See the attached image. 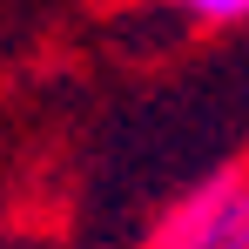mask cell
<instances>
[{
    "instance_id": "cell-1",
    "label": "cell",
    "mask_w": 249,
    "mask_h": 249,
    "mask_svg": "<svg viewBox=\"0 0 249 249\" xmlns=\"http://www.w3.org/2000/svg\"><path fill=\"white\" fill-rule=\"evenodd\" d=\"M142 249H249V175L243 168H222V175L196 182L148 229Z\"/></svg>"
},
{
    "instance_id": "cell-2",
    "label": "cell",
    "mask_w": 249,
    "mask_h": 249,
    "mask_svg": "<svg viewBox=\"0 0 249 249\" xmlns=\"http://www.w3.org/2000/svg\"><path fill=\"white\" fill-rule=\"evenodd\" d=\"M168 7L196 27H243L249 20V0H168Z\"/></svg>"
}]
</instances>
